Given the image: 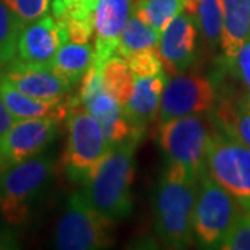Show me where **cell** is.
Returning a JSON list of instances; mask_svg holds the SVG:
<instances>
[{
    "instance_id": "1",
    "label": "cell",
    "mask_w": 250,
    "mask_h": 250,
    "mask_svg": "<svg viewBox=\"0 0 250 250\" xmlns=\"http://www.w3.org/2000/svg\"><path fill=\"white\" fill-rule=\"evenodd\" d=\"M197 189V175L172 163L164 166L153 195V227L166 248L185 249L195 242Z\"/></svg>"
},
{
    "instance_id": "2",
    "label": "cell",
    "mask_w": 250,
    "mask_h": 250,
    "mask_svg": "<svg viewBox=\"0 0 250 250\" xmlns=\"http://www.w3.org/2000/svg\"><path fill=\"white\" fill-rule=\"evenodd\" d=\"M141 141L132 136L110 146L104 157L82 182V193L86 200L116 223L132 214L135 152Z\"/></svg>"
},
{
    "instance_id": "3",
    "label": "cell",
    "mask_w": 250,
    "mask_h": 250,
    "mask_svg": "<svg viewBox=\"0 0 250 250\" xmlns=\"http://www.w3.org/2000/svg\"><path fill=\"white\" fill-rule=\"evenodd\" d=\"M53 161L38 154L7 166L0 172V214L9 225L28 221L35 203L45 193L53 175Z\"/></svg>"
},
{
    "instance_id": "4",
    "label": "cell",
    "mask_w": 250,
    "mask_h": 250,
    "mask_svg": "<svg viewBox=\"0 0 250 250\" xmlns=\"http://www.w3.org/2000/svg\"><path fill=\"white\" fill-rule=\"evenodd\" d=\"M114 235L116 221L96 210L82 192H74L56 224L53 245L62 250L107 249Z\"/></svg>"
},
{
    "instance_id": "5",
    "label": "cell",
    "mask_w": 250,
    "mask_h": 250,
    "mask_svg": "<svg viewBox=\"0 0 250 250\" xmlns=\"http://www.w3.org/2000/svg\"><path fill=\"white\" fill-rule=\"evenodd\" d=\"M243 211L236 199L215 181L206 167L199 177L193 215L195 241L203 249H220Z\"/></svg>"
},
{
    "instance_id": "6",
    "label": "cell",
    "mask_w": 250,
    "mask_h": 250,
    "mask_svg": "<svg viewBox=\"0 0 250 250\" xmlns=\"http://www.w3.org/2000/svg\"><path fill=\"white\" fill-rule=\"evenodd\" d=\"M67 141L62 152L64 175L74 184H82L108 152L99 123L80 103H74L67 117Z\"/></svg>"
},
{
    "instance_id": "7",
    "label": "cell",
    "mask_w": 250,
    "mask_h": 250,
    "mask_svg": "<svg viewBox=\"0 0 250 250\" xmlns=\"http://www.w3.org/2000/svg\"><path fill=\"white\" fill-rule=\"evenodd\" d=\"M210 175L250 211V149L214 124L206 152Z\"/></svg>"
},
{
    "instance_id": "8",
    "label": "cell",
    "mask_w": 250,
    "mask_h": 250,
    "mask_svg": "<svg viewBox=\"0 0 250 250\" xmlns=\"http://www.w3.org/2000/svg\"><path fill=\"white\" fill-rule=\"evenodd\" d=\"M211 135L208 123L200 114L172 118L160 124L159 145L167 163L184 167L200 177L206 167V152Z\"/></svg>"
},
{
    "instance_id": "9",
    "label": "cell",
    "mask_w": 250,
    "mask_h": 250,
    "mask_svg": "<svg viewBox=\"0 0 250 250\" xmlns=\"http://www.w3.org/2000/svg\"><path fill=\"white\" fill-rule=\"evenodd\" d=\"M217 100L214 83L196 74L171 75L167 80L159 108V124L172 118L203 114L214 107Z\"/></svg>"
},
{
    "instance_id": "10",
    "label": "cell",
    "mask_w": 250,
    "mask_h": 250,
    "mask_svg": "<svg viewBox=\"0 0 250 250\" xmlns=\"http://www.w3.org/2000/svg\"><path fill=\"white\" fill-rule=\"evenodd\" d=\"M60 123L62 120L56 117H38L16 121L0 141V152L6 166L42 154L56 139Z\"/></svg>"
},
{
    "instance_id": "11",
    "label": "cell",
    "mask_w": 250,
    "mask_h": 250,
    "mask_svg": "<svg viewBox=\"0 0 250 250\" xmlns=\"http://www.w3.org/2000/svg\"><path fill=\"white\" fill-rule=\"evenodd\" d=\"M68 41V34L64 25L53 14L46 13L21 28L16 62L47 65L60 47Z\"/></svg>"
},
{
    "instance_id": "12",
    "label": "cell",
    "mask_w": 250,
    "mask_h": 250,
    "mask_svg": "<svg viewBox=\"0 0 250 250\" xmlns=\"http://www.w3.org/2000/svg\"><path fill=\"white\" fill-rule=\"evenodd\" d=\"M197 31L193 18L182 11L161 32L159 50L171 75L188 72L197 59Z\"/></svg>"
},
{
    "instance_id": "13",
    "label": "cell",
    "mask_w": 250,
    "mask_h": 250,
    "mask_svg": "<svg viewBox=\"0 0 250 250\" xmlns=\"http://www.w3.org/2000/svg\"><path fill=\"white\" fill-rule=\"evenodd\" d=\"M134 11V0H99L95 10V64L103 65L117 52Z\"/></svg>"
},
{
    "instance_id": "14",
    "label": "cell",
    "mask_w": 250,
    "mask_h": 250,
    "mask_svg": "<svg viewBox=\"0 0 250 250\" xmlns=\"http://www.w3.org/2000/svg\"><path fill=\"white\" fill-rule=\"evenodd\" d=\"M11 85L31 98L42 100H62L70 98L71 83L56 75L47 65H32L14 62L1 72Z\"/></svg>"
},
{
    "instance_id": "15",
    "label": "cell",
    "mask_w": 250,
    "mask_h": 250,
    "mask_svg": "<svg viewBox=\"0 0 250 250\" xmlns=\"http://www.w3.org/2000/svg\"><path fill=\"white\" fill-rule=\"evenodd\" d=\"M81 104L98 121L108 146L126 141L132 136H136L139 139L143 138L135 131L132 124L129 123L125 114L124 106L106 89L86 99Z\"/></svg>"
},
{
    "instance_id": "16",
    "label": "cell",
    "mask_w": 250,
    "mask_h": 250,
    "mask_svg": "<svg viewBox=\"0 0 250 250\" xmlns=\"http://www.w3.org/2000/svg\"><path fill=\"white\" fill-rule=\"evenodd\" d=\"M166 82L167 77L164 72L150 78L135 77L132 95L125 104L124 110L129 123L141 136L145 135L146 128L154 120H157Z\"/></svg>"
},
{
    "instance_id": "17",
    "label": "cell",
    "mask_w": 250,
    "mask_h": 250,
    "mask_svg": "<svg viewBox=\"0 0 250 250\" xmlns=\"http://www.w3.org/2000/svg\"><path fill=\"white\" fill-rule=\"evenodd\" d=\"M0 95L16 121L38 117H56L62 121L65 120L72 104L78 102V98H67L62 100L31 98L20 92L3 75H0Z\"/></svg>"
},
{
    "instance_id": "18",
    "label": "cell",
    "mask_w": 250,
    "mask_h": 250,
    "mask_svg": "<svg viewBox=\"0 0 250 250\" xmlns=\"http://www.w3.org/2000/svg\"><path fill=\"white\" fill-rule=\"evenodd\" d=\"M99 0H52V14L62 22L71 42L86 43L95 34Z\"/></svg>"
},
{
    "instance_id": "19",
    "label": "cell",
    "mask_w": 250,
    "mask_h": 250,
    "mask_svg": "<svg viewBox=\"0 0 250 250\" xmlns=\"http://www.w3.org/2000/svg\"><path fill=\"white\" fill-rule=\"evenodd\" d=\"M223 3L224 27L220 49L231 67L243 43L250 38V0H223Z\"/></svg>"
},
{
    "instance_id": "20",
    "label": "cell",
    "mask_w": 250,
    "mask_h": 250,
    "mask_svg": "<svg viewBox=\"0 0 250 250\" xmlns=\"http://www.w3.org/2000/svg\"><path fill=\"white\" fill-rule=\"evenodd\" d=\"M95 62V47L86 43L68 41L60 47L53 60L47 64L52 71L60 78L75 86L88 72Z\"/></svg>"
},
{
    "instance_id": "21",
    "label": "cell",
    "mask_w": 250,
    "mask_h": 250,
    "mask_svg": "<svg viewBox=\"0 0 250 250\" xmlns=\"http://www.w3.org/2000/svg\"><path fill=\"white\" fill-rule=\"evenodd\" d=\"M196 24L205 45L215 52L221 47L224 27L223 0H185V9Z\"/></svg>"
},
{
    "instance_id": "22",
    "label": "cell",
    "mask_w": 250,
    "mask_h": 250,
    "mask_svg": "<svg viewBox=\"0 0 250 250\" xmlns=\"http://www.w3.org/2000/svg\"><path fill=\"white\" fill-rule=\"evenodd\" d=\"M160 38L161 32L159 29H156L152 25H149L147 22H145L132 11L124 31L121 34V38H120L117 53H118V56L126 59L131 54L136 53L139 50L159 46Z\"/></svg>"
},
{
    "instance_id": "23",
    "label": "cell",
    "mask_w": 250,
    "mask_h": 250,
    "mask_svg": "<svg viewBox=\"0 0 250 250\" xmlns=\"http://www.w3.org/2000/svg\"><path fill=\"white\" fill-rule=\"evenodd\" d=\"M102 80L104 89L123 106L128 103L134 89V72L121 56H113L102 65Z\"/></svg>"
},
{
    "instance_id": "24",
    "label": "cell",
    "mask_w": 250,
    "mask_h": 250,
    "mask_svg": "<svg viewBox=\"0 0 250 250\" xmlns=\"http://www.w3.org/2000/svg\"><path fill=\"white\" fill-rule=\"evenodd\" d=\"M214 124L250 149V114L246 102H221L214 116Z\"/></svg>"
},
{
    "instance_id": "25",
    "label": "cell",
    "mask_w": 250,
    "mask_h": 250,
    "mask_svg": "<svg viewBox=\"0 0 250 250\" xmlns=\"http://www.w3.org/2000/svg\"><path fill=\"white\" fill-rule=\"evenodd\" d=\"M185 9V0H135L134 13L163 32Z\"/></svg>"
},
{
    "instance_id": "26",
    "label": "cell",
    "mask_w": 250,
    "mask_h": 250,
    "mask_svg": "<svg viewBox=\"0 0 250 250\" xmlns=\"http://www.w3.org/2000/svg\"><path fill=\"white\" fill-rule=\"evenodd\" d=\"M21 22L6 0H0V74L17 57Z\"/></svg>"
},
{
    "instance_id": "27",
    "label": "cell",
    "mask_w": 250,
    "mask_h": 250,
    "mask_svg": "<svg viewBox=\"0 0 250 250\" xmlns=\"http://www.w3.org/2000/svg\"><path fill=\"white\" fill-rule=\"evenodd\" d=\"M125 60L129 64L135 77L150 78L164 72V62L161 60L159 46L139 50L126 57Z\"/></svg>"
},
{
    "instance_id": "28",
    "label": "cell",
    "mask_w": 250,
    "mask_h": 250,
    "mask_svg": "<svg viewBox=\"0 0 250 250\" xmlns=\"http://www.w3.org/2000/svg\"><path fill=\"white\" fill-rule=\"evenodd\" d=\"M220 249L250 250V211L243 210L239 214Z\"/></svg>"
},
{
    "instance_id": "29",
    "label": "cell",
    "mask_w": 250,
    "mask_h": 250,
    "mask_svg": "<svg viewBox=\"0 0 250 250\" xmlns=\"http://www.w3.org/2000/svg\"><path fill=\"white\" fill-rule=\"evenodd\" d=\"M50 1L52 0H6V3L14 11L22 27L46 14Z\"/></svg>"
},
{
    "instance_id": "30",
    "label": "cell",
    "mask_w": 250,
    "mask_h": 250,
    "mask_svg": "<svg viewBox=\"0 0 250 250\" xmlns=\"http://www.w3.org/2000/svg\"><path fill=\"white\" fill-rule=\"evenodd\" d=\"M231 67H233L235 72L248 86V89H250V38H248L243 43L241 52Z\"/></svg>"
},
{
    "instance_id": "31",
    "label": "cell",
    "mask_w": 250,
    "mask_h": 250,
    "mask_svg": "<svg viewBox=\"0 0 250 250\" xmlns=\"http://www.w3.org/2000/svg\"><path fill=\"white\" fill-rule=\"evenodd\" d=\"M16 123L14 117L11 116L9 108L6 106L4 100L0 95V141L3 139V136L10 131V128Z\"/></svg>"
},
{
    "instance_id": "32",
    "label": "cell",
    "mask_w": 250,
    "mask_h": 250,
    "mask_svg": "<svg viewBox=\"0 0 250 250\" xmlns=\"http://www.w3.org/2000/svg\"><path fill=\"white\" fill-rule=\"evenodd\" d=\"M17 245V239L13 236V233L7 231H0V250L16 249L18 248Z\"/></svg>"
},
{
    "instance_id": "33",
    "label": "cell",
    "mask_w": 250,
    "mask_h": 250,
    "mask_svg": "<svg viewBox=\"0 0 250 250\" xmlns=\"http://www.w3.org/2000/svg\"><path fill=\"white\" fill-rule=\"evenodd\" d=\"M7 166H6V161H4V157H3V154H1V152H0V172L4 170Z\"/></svg>"
},
{
    "instance_id": "34",
    "label": "cell",
    "mask_w": 250,
    "mask_h": 250,
    "mask_svg": "<svg viewBox=\"0 0 250 250\" xmlns=\"http://www.w3.org/2000/svg\"><path fill=\"white\" fill-rule=\"evenodd\" d=\"M246 106H248V111H249V114H250V98L249 100H246Z\"/></svg>"
}]
</instances>
